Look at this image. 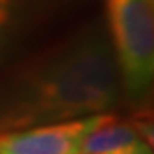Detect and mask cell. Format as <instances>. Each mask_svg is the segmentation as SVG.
Masks as SVG:
<instances>
[{"label":"cell","instance_id":"6da1fadb","mask_svg":"<svg viewBox=\"0 0 154 154\" xmlns=\"http://www.w3.org/2000/svg\"><path fill=\"white\" fill-rule=\"evenodd\" d=\"M121 91L106 30L84 28L6 82L0 91V132L109 113Z\"/></svg>","mask_w":154,"mask_h":154},{"label":"cell","instance_id":"7a4b0ae2","mask_svg":"<svg viewBox=\"0 0 154 154\" xmlns=\"http://www.w3.org/2000/svg\"><path fill=\"white\" fill-rule=\"evenodd\" d=\"M104 8L123 93L134 108H147L154 84V0H104Z\"/></svg>","mask_w":154,"mask_h":154},{"label":"cell","instance_id":"3957f363","mask_svg":"<svg viewBox=\"0 0 154 154\" xmlns=\"http://www.w3.org/2000/svg\"><path fill=\"white\" fill-rule=\"evenodd\" d=\"M106 113L0 132V154H78L80 141Z\"/></svg>","mask_w":154,"mask_h":154},{"label":"cell","instance_id":"277c9868","mask_svg":"<svg viewBox=\"0 0 154 154\" xmlns=\"http://www.w3.org/2000/svg\"><path fill=\"white\" fill-rule=\"evenodd\" d=\"M145 147H150V143L136 125L106 113L84 136L78 154H136Z\"/></svg>","mask_w":154,"mask_h":154},{"label":"cell","instance_id":"5b68a950","mask_svg":"<svg viewBox=\"0 0 154 154\" xmlns=\"http://www.w3.org/2000/svg\"><path fill=\"white\" fill-rule=\"evenodd\" d=\"M32 0H0V61L8 58L28 24Z\"/></svg>","mask_w":154,"mask_h":154},{"label":"cell","instance_id":"8992f818","mask_svg":"<svg viewBox=\"0 0 154 154\" xmlns=\"http://www.w3.org/2000/svg\"><path fill=\"white\" fill-rule=\"evenodd\" d=\"M136 154H152V149H150V147H145L143 150H139V152H136Z\"/></svg>","mask_w":154,"mask_h":154}]
</instances>
